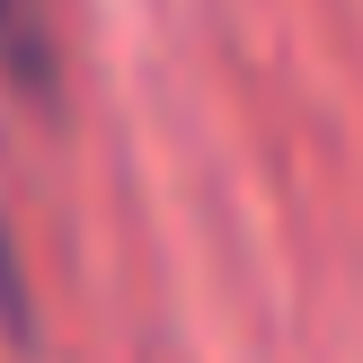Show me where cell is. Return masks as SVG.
Instances as JSON below:
<instances>
[{
	"label": "cell",
	"mask_w": 363,
	"mask_h": 363,
	"mask_svg": "<svg viewBox=\"0 0 363 363\" xmlns=\"http://www.w3.org/2000/svg\"><path fill=\"white\" fill-rule=\"evenodd\" d=\"M0 62L18 80H45L53 71V27H45V0H0Z\"/></svg>",
	"instance_id": "1"
}]
</instances>
